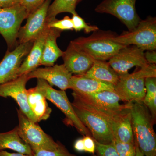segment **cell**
I'll use <instances>...</instances> for the list:
<instances>
[{"label":"cell","mask_w":156,"mask_h":156,"mask_svg":"<svg viewBox=\"0 0 156 156\" xmlns=\"http://www.w3.org/2000/svg\"><path fill=\"white\" fill-rule=\"evenodd\" d=\"M72 105L77 116L90 131L93 139L102 144H110L114 139L111 127L92 102L74 92Z\"/></svg>","instance_id":"1"},{"label":"cell","mask_w":156,"mask_h":156,"mask_svg":"<svg viewBox=\"0 0 156 156\" xmlns=\"http://www.w3.org/2000/svg\"><path fill=\"white\" fill-rule=\"evenodd\" d=\"M131 125L134 141L144 156H156V120L143 103L131 102Z\"/></svg>","instance_id":"2"},{"label":"cell","mask_w":156,"mask_h":156,"mask_svg":"<svg viewBox=\"0 0 156 156\" xmlns=\"http://www.w3.org/2000/svg\"><path fill=\"white\" fill-rule=\"evenodd\" d=\"M132 73L119 76L115 91L122 101L143 103L146 92L145 80L156 77L155 64H149Z\"/></svg>","instance_id":"3"},{"label":"cell","mask_w":156,"mask_h":156,"mask_svg":"<svg viewBox=\"0 0 156 156\" xmlns=\"http://www.w3.org/2000/svg\"><path fill=\"white\" fill-rule=\"evenodd\" d=\"M113 33L96 31L88 37H80L71 42L89 54L95 60L106 61L126 47L113 40Z\"/></svg>","instance_id":"4"},{"label":"cell","mask_w":156,"mask_h":156,"mask_svg":"<svg viewBox=\"0 0 156 156\" xmlns=\"http://www.w3.org/2000/svg\"><path fill=\"white\" fill-rule=\"evenodd\" d=\"M19 124L18 133L21 139L34 152L41 150L53 151L56 149L60 143L56 142L45 133L36 122L31 121L20 109H17Z\"/></svg>","instance_id":"5"},{"label":"cell","mask_w":156,"mask_h":156,"mask_svg":"<svg viewBox=\"0 0 156 156\" xmlns=\"http://www.w3.org/2000/svg\"><path fill=\"white\" fill-rule=\"evenodd\" d=\"M113 40L124 46L134 45L144 51L155 50L156 17H148L144 20H140L133 30L115 36Z\"/></svg>","instance_id":"6"},{"label":"cell","mask_w":156,"mask_h":156,"mask_svg":"<svg viewBox=\"0 0 156 156\" xmlns=\"http://www.w3.org/2000/svg\"><path fill=\"white\" fill-rule=\"evenodd\" d=\"M36 87L46 99L54 104L65 115L64 122L66 125L74 127L78 132L84 136H92L89 130L77 116L65 91L53 89L47 81L42 79H37Z\"/></svg>","instance_id":"7"},{"label":"cell","mask_w":156,"mask_h":156,"mask_svg":"<svg viewBox=\"0 0 156 156\" xmlns=\"http://www.w3.org/2000/svg\"><path fill=\"white\" fill-rule=\"evenodd\" d=\"M29 14L28 11L20 4L0 9V34L7 43L8 51H12L18 45L17 36L20 26Z\"/></svg>","instance_id":"8"},{"label":"cell","mask_w":156,"mask_h":156,"mask_svg":"<svg viewBox=\"0 0 156 156\" xmlns=\"http://www.w3.org/2000/svg\"><path fill=\"white\" fill-rule=\"evenodd\" d=\"M136 0H104L95 9L97 13L113 15L127 27L129 31L134 29L140 18L135 8Z\"/></svg>","instance_id":"9"},{"label":"cell","mask_w":156,"mask_h":156,"mask_svg":"<svg viewBox=\"0 0 156 156\" xmlns=\"http://www.w3.org/2000/svg\"><path fill=\"white\" fill-rule=\"evenodd\" d=\"M108 64L119 76L126 74L134 66L142 68L149 64L144 51L134 45L126 46L109 59Z\"/></svg>","instance_id":"10"},{"label":"cell","mask_w":156,"mask_h":156,"mask_svg":"<svg viewBox=\"0 0 156 156\" xmlns=\"http://www.w3.org/2000/svg\"><path fill=\"white\" fill-rule=\"evenodd\" d=\"M51 2V0H46L36 10L29 14L25 25L20 29L17 36L18 45L34 42L44 30L48 24L47 14Z\"/></svg>","instance_id":"11"},{"label":"cell","mask_w":156,"mask_h":156,"mask_svg":"<svg viewBox=\"0 0 156 156\" xmlns=\"http://www.w3.org/2000/svg\"><path fill=\"white\" fill-rule=\"evenodd\" d=\"M29 80L27 74H25L0 84V96L14 98L23 113L31 121L37 123L36 118L31 110L27 100V89L26 88V85Z\"/></svg>","instance_id":"12"},{"label":"cell","mask_w":156,"mask_h":156,"mask_svg":"<svg viewBox=\"0 0 156 156\" xmlns=\"http://www.w3.org/2000/svg\"><path fill=\"white\" fill-rule=\"evenodd\" d=\"M34 42L20 44L8 51L0 62V84L18 77V72L23 61L31 49Z\"/></svg>","instance_id":"13"},{"label":"cell","mask_w":156,"mask_h":156,"mask_svg":"<svg viewBox=\"0 0 156 156\" xmlns=\"http://www.w3.org/2000/svg\"><path fill=\"white\" fill-rule=\"evenodd\" d=\"M27 76L30 80L32 78L42 79L51 86H56L61 90L65 91L70 88L72 74L63 64L37 68L28 73Z\"/></svg>","instance_id":"14"},{"label":"cell","mask_w":156,"mask_h":156,"mask_svg":"<svg viewBox=\"0 0 156 156\" xmlns=\"http://www.w3.org/2000/svg\"><path fill=\"white\" fill-rule=\"evenodd\" d=\"M68 70L76 75H83L92 66L95 59L70 42L62 56Z\"/></svg>","instance_id":"15"},{"label":"cell","mask_w":156,"mask_h":156,"mask_svg":"<svg viewBox=\"0 0 156 156\" xmlns=\"http://www.w3.org/2000/svg\"><path fill=\"white\" fill-rule=\"evenodd\" d=\"M48 24L44 30L34 41L31 49L23 61L18 70V76L36 69L41 66L45 40L49 30Z\"/></svg>","instance_id":"16"},{"label":"cell","mask_w":156,"mask_h":156,"mask_svg":"<svg viewBox=\"0 0 156 156\" xmlns=\"http://www.w3.org/2000/svg\"><path fill=\"white\" fill-rule=\"evenodd\" d=\"M80 95L86 98L97 106L112 112H122L128 108L131 104L127 102L126 104H120L121 98L115 90H105L94 94Z\"/></svg>","instance_id":"17"},{"label":"cell","mask_w":156,"mask_h":156,"mask_svg":"<svg viewBox=\"0 0 156 156\" xmlns=\"http://www.w3.org/2000/svg\"><path fill=\"white\" fill-rule=\"evenodd\" d=\"M70 89L80 95L94 94L105 90H115L114 86L112 84L85 77L83 75L72 76Z\"/></svg>","instance_id":"18"},{"label":"cell","mask_w":156,"mask_h":156,"mask_svg":"<svg viewBox=\"0 0 156 156\" xmlns=\"http://www.w3.org/2000/svg\"><path fill=\"white\" fill-rule=\"evenodd\" d=\"M62 31L50 28L45 40L41 65L52 66L58 58L62 56L63 52L57 45V39L60 37Z\"/></svg>","instance_id":"19"},{"label":"cell","mask_w":156,"mask_h":156,"mask_svg":"<svg viewBox=\"0 0 156 156\" xmlns=\"http://www.w3.org/2000/svg\"><path fill=\"white\" fill-rule=\"evenodd\" d=\"M44 95L36 87L27 89V100L30 108L38 122L48 119L52 112Z\"/></svg>","instance_id":"20"},{"label":"cell","mask_w":156,"mask_h":156,"mask_svg":"<svg viewBox=\"0 0 156 156\" xmlns=\"http://www.w3.org/2000/svg\"><path fill=\"white\" fill-rule=\"evenodd\" d=\"M83 76L114 86L116 85L119 80V75L111 67L108 62L100 60H94L90 69Z\"/></svg>","instance_id":"21"},{"label":"cell","mask_w":156,"mask_h":156,"mask_svg":"<svg viewBox=\"0 0 156 156\" xmlns=\"http://www.w3.org/2000/svg\"><path fill=\"white\" fill-rule=\"evenodd\" d=\"M6 149L30 156L34 155L30 147L20 136L17 126L8 132L0 133V150Z\"/></svg>","instance_id":"22"},{"label":"cell","mask_w":156,"mask_h":156,"mask_svg":"<svg viewBox=\"0 0 156 156\" xmlns=\"http://www.w3.org/2000/svg\"><path fill=\"white\" fill-rule=\"evenodd\" d=\"M114 139L126 143L134 144V139L132 125L130 109L117 125L114 133Z\"/></svg>","instance_id":"23"},{"label":"cell","mask_w":156,"mask_h":156,"mask_svg":"<svg viewBox=\"0 0 156 156\" xmlns=\"http://www.w3.org/2000/svg\"><path fill=\"white\" fill-rule=\"evenodd\" d=\"M77 4V0H54L49 6L47 20L54 19L56 18V15L64 12L72 14H76Z\"/></svg>","instance_id":"24"},{"label":"cell","mask_w":156,"mask_h":156,"mask_svg":"<svg viewBox=\"0 0 156 156\" xmlns=\"http://www.w3.org/2000/svg\"><path fill=\"white\" fill-rule=\"evenodd\" d=\"M146 92L143 103L147 106L154 119L156 118V77L145 80Z\"/></svg>","instance_id":"25"},{"label":"cell","mask_w":156,"mask_h":156,"mask_svg":"<svg viewBox=\"0 0 156 156\" xmlns=\"http://www.w3.org/2000/svg\"><path fill=\"white\" fill-rule=\"evenodd\" d=\"M112 143L119 156H135V144L126 143L114 139Z\"/></svg>","instance_id":"26"},{"label":"cell","mask_w":156,"mask_h":156,"mask_svg":"<svg viewBox=\"0 0 156 156\" xmlns=\"http://www.w3.org/2000/svg\"><path fill=\"white\" fill-rule=\"evenodd\" d=\"M72 15L71 19L73 23V29L76 31H80L84 30L86 33H89L92 32L96 31L99 29L96 26L89 25L85 22L83 18L78 15L77 13Z\"/></svg>","instance_id":"27"},{"label":"cell","mask_w":156,"mask_h":156,"mask_svg":"<svg viewBox=\"0 0 156 156\" xmlns=\"http://www.w3.org/2000/svg\"><path fill=\"white\" fill-rule=\"evenodd\" d=\"M49 28H53L62 31L63 30H73V25L71 18L65 16L62 19L57 20L56 18L50 20H47Z\"/></svg>","instance_id":"28"},{"label":"cell","mask_w":156,"mask_h":156,"mask_svg":"<svg viewBox=\"0 0 156 156\" xmlns=\"http://www.w3.org/2000/svg\"><path fill=\"white\" fill-rule=\"evenodd\" d=\"M34 156H77L70 153L61 143L56 149L53 151L41 150L34 152Z\"/></svg>","instance_id":"29"},{"label":"cell","mask_w":156,"mask_h":156,"mask_svg":"<svg viewBox=\"0 0 156 156\" xmlns=\"http://www.w3.org/2000/svg\"><path fill=\"white\" fill-rule=\"evenodd\" d=\"M98 156H119L113 144H102L94 140Z\"/></svg>","instance_id":"30"},{"label":"cell","mask_w":156,"mask_h":156,"mask_svg":"<svg viewBox=\"0 0 156 156\" xmlns=\"http://www.w3.org/2000/svg\"><path fill=\"white\" fill-rule=\"evenodd\" d=\"M46 0H20V4L28 11L29 14L36 10Z\"/></svg>","instance_id":"31"},{"label":"cell","mask_w":156,"mask_h":156,"mask_svg":"<svg viewBox=\"0 0 156 156\" xmlns=\"http://www.w3.org/2000/svg\"><path fill=\"white\" fill-rule=\"evenodd\" d=\"M83 140L85 151L89 153L94 154L96 151V147L94 140L89 135L84 136L83 138Z\"/></svg>","instance_id":"32"},{"label":"cell","mask_w":156,"mask_h":156,"mask_svg":"<svg viewBox=\"0 0 156 156\" xmlns=\"http://www.w3.org/2000/svg\"><path fill=\"white\" fill-rule=\"evenodd\" d=\"M144 55L146 60L149 64H156V52L155 50H147L144 53Z\"/></svg>","instance_id":"33"},{"label":"cell","mask_w":156,"mask_h":156,"mask_svg":"<svg viewBox=\"0 0 156 156\" xmlns=\"http://www.w3.org/2000/svg\"><path fill=\"white\" fill-rule=\"evenodd\" d=\"M20 0H0V9L10 8L20 4Z\"/></svg>","instance_id":"34"},{"label":"cell","mask_w":156,"mask_h":156,"mask_svg":"<svg viewBox=\"0 0 156 156\" xmlns=\"http://www.w3.org/2000/svg\"><path fill=\"white\" fill-rule=\"evenodd\" d=\"M74 147L75 149L78 152L85 151V147L83 138L78 139L76 141L74 145Z\"/></svg>","instance_id":"35"},{"label":"cell","mask_w":156,"mask_h":156,"mask_svg":"<svg viewBox=\"0 0 156 156\" xmlns=\"http://www.w3.org/2000/svg\"><path fill=\"white\" fill-rule=\"evenodd\" d=\"M0 156H30L19 153H11L4 150H0Z\"/></svg>","instance_id":"36"},{"label":"cell","mask_w":156,"mask_h":156,"mask_svg":"<svg viewBox=\"0 0 156 156\" xmlns=\"http://www.w3.org/2000/svg\"><path fill=\"white\" fill-rule=\"evenodd\" d=\"M135 146H136V155L135 156H144L142 153L140 151V150L139 149V147L136 143L135 142Z\"/></svg>","instance_id":"37"},{"label":"cell","mask_w":156,"mask_h":156,"mask_svg":"<svg viewBox=\"0 0 156 156\" xmlns=\"http://www.w3.org/2000/svg\"><path fill=\"white\" fill-rule=\"evenodd\" d=\"M82 0H77V4L78 3L80 2L81 1H82Z\"/></svg>","instance_id":"38"},{"label":"cell","mask_w":156,"mask_h":156,"mask_svg":"<svg viewBox=\"0 0 156 156\" xmlns=\"http://www.w3.org/2000/svg\"><path fill=\"white\" fill-rule=\"evenodd\" d=\"M93 156H98V155H93Z\"/></svg>","instance_id":"39"}]
</instances>
